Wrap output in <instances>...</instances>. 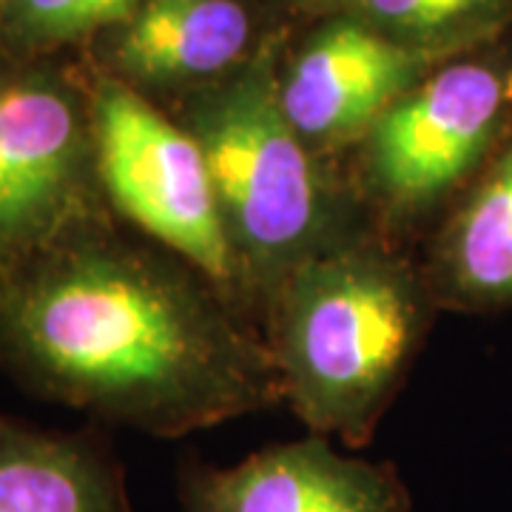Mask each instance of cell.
Listing matches in <instances>:
<instances>
[{"instance_id": "cell-1", "label": "cell", "mask_w": 512, "mask_h": 512, "mask_svg": "<svg viewBox=\"0 0 512 512\" xmlns=\"http://www.w3.org/2000/svg\"><path fill=\"white\" fill-rule=\"evenodd\" d=\"M0 370L154 439L285 404L262 330L109 208L0 262Z\"/></svg>"}, {"instance_id": "cell-2", "label": "cell", "mask_w": 512, "mask_h": 512, "mask_svg": "<svg viewBox=\"0 0 512 512\" xmlns=\"http://www.w3.org/2000/svg\"><path fill=\"white\" fill-rule=\"evenodd\" d=\"M436 313L421 262L367 225L288 271L259 330L285 404L305 430L362 450L407 379Z\"/></svg>"}, {"instance_id": "cell-3", "label": "cell", "mask_w": 512, "mask_h": 512, "mask_svg": "<svg viewBox=\"0 0 512 512\" xmlns=\"http://www.w3.org/2000/svg\"><path fill=\"white\" fill-rule=\"evenodd\" d=\"M285 43V32L265 35L239 69L185 94L177 114L205 154L256 328L288 271L370 225L348 180L282 111Z\"/></svg>"}, {"instance_id": "cell-4", "label": "cell", "mask_w": 512, "mask_h": 512, "mask_svg": "<svg viewBox=\"0 0 512 512\" xmlns=\"http://www.w3.org/2000/svg\"><path fill=\"white\" fill-rule=\"evenodd\" d=\"M510 126L512 32L441 63L399 97L348 151L345 180L384 237L433 231Z\"/></svg>"}, {"instance_id": "cell-5", "label": "cell", "mask_w": 512, "mask_h": 512, "mask_svg": "<svg viewBox=\"0 0 512 512\" xmlns=\"http://www.w3.org/2000/svg\"><path fill=\"white\" fill-rule=\"evenodd\" d=\"M92 120L97 180L111 214L194 265L251 319L200 143L146 94L103 72L92 74Z\"/></svg>"}, {"instance_id": "cell-6", "label": "cell", "mask_w": 512, "mask_h": 512, "mask_svg": "<svg viewBox=\"0 0 512 512\" xmlns=\"http://www.w3.org/2000/svg\"><path fill=\"white\" fill-rule=\"evenodd\" d=\"M103 208L92 80L52 57L0 52V262Z\"/></svg>"}, {"instance_id": "cell-7", "label": "cell", "mask_w": 512, "mask_h": 512, "mask_svg": "<svg viewBox=\"0 0 512 512\" xmlns=\"http://www.w3.org/2000/svg\"><path fill=\"white\" fill-rule=\"evenodd\" d=\"M453 57L404 46L353 18H319L279 72V103L299 140L330 163L399 97Z\"/></svg>"}, {"instance_id": "cell-8", "label": "cell", "mask_w": 512, "mask_h": 512, "mask_svg": "<svg viewBox=\"0 0 512 512\" xmlns=\"http://www.w3.org/2000/svg\"><path fill=\"white\" fill-rule=\"evenodd\" d=\"M183 512H410L390 461L348 456L325 436L271 444L231 467L200 458L180 467Z\"/></svg>"}, {"instance_id": "cell-9", "label": "cell", "mask_w": 512, "mask_h": 512, "mask_svg": "<svg viewBox=\"0 0 512 512\" xmlns=\"http://www.w3.org/2000/svg\"><path fill=\"white\" fill-rule=\"evenodd\" d=\"M262 37L245 0H143L92 49L97 72L151 100L154 92L185 97L228 77L254 55Z\"/></svg>"}, {"instance_id": "cell-10", "label": "cell", "mask_w": 512, "mask_h": 512, "mask_svg": "<svg viewBox=\"0 0 512 512\" xmlns=\"http://www.w3.org/2000/svg\"><path fill=\"white\" fill-rule=\"evenodd\" d=\"M419 262L439 311H512V126L427 234Z\"/></svg>"}, {"instance_id": "cell-11", "label": "cell", "mask_w": 512, "mask_h": 512, "mask_svg": "<svg viewBox=\"0 0 512 512\" xmlns=\"http://www.w3.org/2000/svg\"><path fill=\"white\" fill-rule=\"evenodd\" d=\"M0 512H131L126 470L92 430H43L0 413Z\"/></svg>"}, {"instance_id": "cell-12", "label": "cell", "mask_w": 512, "mask_h": 512, "mask_svg": "<svg viewBox=\"0 0 512 512\" xmlns=\"http://www.w3.org/2000/svg\"><path fill=\"white\" fill-rule=\"evenodd\" d=\"M316 18H353L404 46L461 57L512 32V0H288Z\"/></svg>"}, {"instance_id": "cell-13", "label": "cell", "mask_w": 512, "mask_h": 512, "mask_svg": "<svg viewBox=\"0 0 512 512\" xmlns=\"http://www.w3.org/2000/svg\"><path fill=\"white\" fill-rule=\"evenodd\" d=\"M143 0H0V52L52 57L134 15Z\"/></svg>"}]
</instances>
